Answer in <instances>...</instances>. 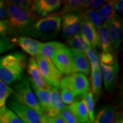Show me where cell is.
Here are the masks:
<instances>
[{"label":"cell","mask_w":123,"mask_h":123,"mask_svg":"<svg viewBox=\"0 0 123 123\" xmlns=\"http://www.w3.org/2000/svg\"><path fill=\"white\" fill-rule=\"evenodd\" d=\"M99 59V60H101V63L107 66H113L118 62L114 53L101 52Z\"/></svg>","instance_id":"cell-36"},{"label":"cell","mask_w":123,"mask_h":123,"mask_svg":"<svg viewBox=\"0 0 123 123\" xmlns=\"http://www.w3.org/2000/svg\"><path fill=\"white\" fill-rule=\"evenodd\" d=\"M107 23L110 40L114 50L117 51L120 47L123 36V23L122 18L116 14Z\"/></svg>","instance_id":"cell-11"},{"label":"cell","mask_w":123,"mask_h":123,"mask_svg":"<svg viewBox=\"0 0 123 123\" xmlns=\"http://www.w3.org/2000/svg\"><path fill=\"white\" fill-rule=\"evenodd\" d=\"M62 37L68 39L79 34L81 18L79 12H70L62 16Z\"/></svg>","instance_id":"cell-9"},{"label":"cell","mask_w":123,"mask_h":123,"mask_svg":"<svg viewBox=\"0 0 123 123\" xmlns=\"http://www.w3.org/2000/svg\"><path fill=\"white\" fill-rule=\"evenodd\" d=\"M103 79L100 69L91 71V83H92V93L97 96H100L102 93Z\"/></svg>","instance_id":"cell-26"},{"label":"cell","mask_w":123,"mask_h":123,"mask_svg":"<svg viewBox=\"0 0 123 123\" xmlns=\"http://www.w3.org/2000/svg\"><path fill=\"white\" fill-rule=\"evenodd\" d=\"M60 115L63 119L64 123H79L77 119L75 118V116L70 111L67 106L62 110Z\"/></svg>","instance_id":"cell-35"},{"label":"cell","mask_w":123,"mask_h":123,"mask_svg":"<svg viewBox=\"0 0 123 123\" xmlns=\"http://www.w3.org/2000/svg\"><path fill=\"white\" fill-rule=\"evenodd\" d=\"M13 94V88L0 79V108L6 105V101Z\"/></svg>","instance_id":"cell-30"},{"label":"cell","mask_w":123,"mask_h":123,"mask_svg":"<svg viewBox=\"0 0 123 123\" xmlns=\"http://www.w3.org/2000/svg\"><path fill=\"white\" fill-rule=\"evenodd\" d=\"M16 45L9 37L0 38V55L14 49Z\"/></svg>","instance_id":"cell-34"},{"label":"cell","mask_w":123,"mask_h":123,"mask_svg":"<svg viewBox=\"0 0 123 123\" xmlns=\"http://www.w3.org/2000/svg\"><path fill=\"white\" fill-rule=\"evenodd\" d=\"M84 1H81V0L67 1V2L64 4L61 11L60 12V15L62 16L65 14L70 13V12H80Z\"/></svg>","instance_id":"cell-28"},{"label":"cell","mask_w":123,"mask_h":123,"mask_svg":"<svg viewBox=\"0 0 123 123\" xmlns=\"http://www.w3.org/2000/svg\"><path fill=\"white\" fill-rule=\"evenodd\" d=\"M114 10H116L119 14H123V1L118 0V1H112Z\"/></svg>","instance_id":"cell-41"},{"label":"cell","mask_w":123,"mask_h":123,"mask_svg":"<svg viewBox=\"0 0 123 123\" xmlns=\"http://www.w3.org/2000/svg\"><path fill=\"white\" fill-rule=\"evenodd\" d=\"M70 49L74 72L81 73L86 75H89L90 73V65L86 53L72 49Z\"/></svg>","instance_id":"cell-14"},{"label":"cell","mask_w":123,"mask_h":123,"mask_svg":"<svg viewBox=\"0 0 123 123\" xmlns=\"http://www.w3.org/2000/svg\"><path fill=\"white\" fill-rule=\"evenodd\" d=\"M15 45H18L24 52L34 57L40 54V49L44 43L30 37L18 36L17 38L12 39Z\"/></svg>","instance_id":"cell-12"},{"label":"cell","mask_w":123,"mask_h":123,"mask_svg":"<svg viewBox=\"0 0 123 123\" xmlns=\"http://www.w3.org/2000/svg\"><path fill=\"white\" fill-rule=\"evenodd\" d=\"M105 1L103 0H88L84 1L81 8V12H84L87 10H95L96 9L99 8L103 5L105 3Z\"/></svg>","instance_id":"cell-32"},{"label":"cell","mask_w":123,"mask_h":123,"mask_svg":"<svg viewBox=\"0 0 123 123\" xmlns=\"http://www.w3.org/2000/svg\"><path fill=\"white\" fill-rule=\"evenodd\" d=\"M0 123H23L12 110L6 105L0 108Z\"/></svg>","instance_id":"cell-24"},{"label":"cell","mask_w":123,"mask_h":123,"mask_svg":"<svg viewBox=\"0 0 123 123\" xmlns=\"http://www.w3.org/2000/svg\"><path fill=\"white\" fill-rule=\"evenodd\" d=\"M48 90L50 92V107L46 114L50 117H55L60 115L66 105L62 101L59 89L49 86Z\"/></svg>","instance_id":"cell-16"},{"label":"cell","mask_w":123,"mask_h":123,"mask_svg":"<svg viewBox=\"0 0 123 123\" xmlns=\"http://www.w3.org/2000/svg\"><path fill=\"white\" fill-rule=\"evenodd\" d=\"M100 71L105 90L110 94L113 91L116 82L119 71L118 63H116L113 66H107L100 62Z\"/></svg>","instance_id":"cell-13"},{"label":"cell","mask_w":123,"mask_h":123,"mask_svg":"<svg viewBox=\"0 0 123 123\" xmlns=\"http://www.w3.org/2000/svg\"><path fill=\"white\" fill-rule=\"evenodd\" d=\"M14 95L18 100L34 110L40 116L44 114L38 100L31 87L28 75H24L22 80L16 84L13 88Z\"/></svg>","instance_id":"cell-3"},{"label":"cell","mask_w":123,"mask_h":123,"mask_svg":"<svg viewBox=\"0 0 123 123\" xmlns=\"http://www.w3.org/2000/svg\"><path fill=\"white\" fill-rule=\"evenodd\" d=\"M79 34L90 44L92 48L95 49L96 50L101 49L97 36V29L91 23L86 20L81 19Z\"/></svg>","instance_id":"cell-15"},{"label":"cell","mask_w":123,"mask_h":123,"mask_svg":"<svg viewBox=\"0 0 123 123\" xmlns=\"http://www.w3.org/2000/svg\"><path fill=\"white\" fill-rule=\"evenodd\" d=\"M67 44L70 47V49L84 53L91 47L90 44L80 34L67 39Z\"/></svg>","instance_id":"cell-22"},{"label":"cell","mask_w":123,"mask_h":123,"mask_svg":"<svg viewBox=\"0 0 123 123\" xmlns=\"http://www.w3.org/2000/svg\"><path fill=\"white\" fill-rule=\"evenodd\" d=\"M6 104L17 115L23 123H41V116L34 110L18 101L14 94L8 99Z\"/></svg>","instance_id":"cell-7"},{"label":"cell","mask_w":123,"mask_h":123,"mask_svg":"<svg viewBox=\"0 0 123 123\" xmlns=\"http://www.w3.org/2000/svg\"><path fill=\"white\" fill-rule=\"evenodd\" d=\"M10 1L12 4H13L15 6L18 7V8L25 10V11H30L33 1H30V0H12Z\"/></svg>","instance_id":"cell-37"},{"label":"cell","mask_w":123,"mask_h":123,"mask_svg":"<svg viewBox=\"0 0 123 123\" xmlns=\"http://www.w3.org/2000/svg\"><path fill=\"white\" fill-rule=\"evenodd\" d=\"M27 65L26 55L21 51L0 56V79L14 87L23 78Z\"/></svg>","instance_id":"cell-2"},{"label":"cell","mask_w":123,"mask_h":123,"mask_svg":"<svg viewBox=\"0 0 123 123\" xmlns=\"http://www.w3.org/2000/svg\"><path fill=\"white\" fill-rule=\"evenodd\" d=\"M12 33L9 26L8 20H0V38L8 37V36Z\"/></svg>","instance_id":"cell-38"},{"label":"cell","mask_w":123,"mask_h":123,"mask_svg":"<svg viewBox=\"0 0 123 123\" xmlns=\"http://www.w3.org/2000/svg\"><path fill=\"white\" fill-rule=\"evenodd\" d=\"M85 53L88 57V61L90 62V69H92V70H99L100 60H99V54L97 52V50L90 47L86 51Z\"/></svg>","instance_id":"cell-29"},{"label":"cell","mask_w":123,"mask_h":123,"mask_svg":"<svg viewBox=\"0 0 123 123\" xmlns=\"http://www.w3.org/2000/svg\"><path fill=\"white\" fill-rule=\"evenodd\" d=\"M7 6L6 1L0 0V20H7Z\"/></svg>","instance_id":"cell-40"},{"label":"cell","mask_w":123,"mask_h":123,"mask_svg":"<svg viewBox=\"0 0 123 123\" xmlns=\"http://www.w3.org/2000/svg\"><path fill=\"white\" fill-rule=\"evenodd\" d=\"M51 61L63 75H68L75 73L72 64L70 49L65 44L56 51Z\"/></svg>","instance_id":"cell-8"},{"label":"cell","mask_w":123,"mask_h":123,"mask_svg":"<svg viewBox=\"0 0 123 123\" xmlns=\"http://www.w3.org/2000/svg\"><path fill=\"white\" fill-rule=\"evenodd\" d=\"M60 86L67 88L75 98H84L90 92V89L87 76L81 73H73L63 77Z\"/></svg>","instance_id":"cell-4"},{"label":"cell","mask_w":123,"mask_h":123,"mask_svg":"<svg viewBox=\"0 0 123 123\" xmlns=\"http://www.w3.org/2000/svg\"><path fill=\"white\" fill-rule=\"evenodd\" d=\"M7 6V20L12 33L18 34V31L26 27L35 19L30 11H25L15 6L10 1H6Z\"/></svg>","instance_id":"cell-5"},{"label":"cell","mask_w":123,"mask_h":123,"mask_svg":"<svg viewBox=\"0 0 123 123\" xmlns=\"http://www.w3.org/2000/svg\"><path fill=\"white\" fill-rule=\"evenodd\" d=\"M61 4L60 0H36L32 1L30 12L36 20L53 12L59 8Z\"/></svg>","instance_id":"cell-10"},{"label":"cell","mask_w":123,"mask_h":123,"mask_svg":"<svg viewBox=\"0 0 123 123\" xmlns=\"http://www.w3.org/2000/svg\"><path fill=\"white\" fill-rule=\"evenodd\" d=\"M64 43L58 41H51L44 43L40 51V55L50 60H52L53 55Z\"/></svg>","instance_id":"cell-23"},{"label":"cell","mask_w":123,"mask_h":123,"mask_svg":"<svg viewBox=\"0 0 123 123\" xmlns=\"http://www.w3.org/2000/svg\"><path fill=\"white\" fill-rule=\"evenodd\" d=\"M84 100L86 103V106L88 111V117L90 123H92L95 117L94 111V95L92 92H89L88 94L84 98Z\"/></svg>","instance_id":"cell-31"},{"label":"cell","mask_w":123,"mask_h":123,"mask_svg":"<svg viewBox=\"0 0 123 123\" xmlns=\"http://www.w3.org/2000/svg\"><path fill=\"white\" fill-rule=\"evenodd\" d=\"M41 123H64L60 115L55 117H50L48 115L43 114L41 116Z\"/></svg>","instance_id":"cell-39"},{"label":"cell","mask_w":123,"mask_h":123,"mask_svg":"<svg viewBox=\"0 0 123 123\" xmlns=\"http://www.w3.org/2000/svg\"><path fill=\"white\" fill-rule=\"evenodd\" d=\"M116 114L114 107L107 104L98 111L92 123H116Z\"/></svg>","instance_id":"cell-18"},{"label":"cell","mask_w":123,"mask_h":123,"mask_svg":"<svg viewBox=\"0 0 123 123\" xmlns=\"http://www.w3.org/2000/svg\"><path fill=\"white\" fill-rule=\"evenodd\" d=\"M27 72L30 79L37 87L43 89L48 88L49 86L43 79L34 57H31L27 62Z\"/></svg>","instance_id":"cell-17"},{"label":"cell","mask_w":123,"mask_h":123,"mask_svg":"<svg viewBox=\"0 0 123 123\" xmlns=\"http://www.w3.org/2000/svg\"><path fill=\"white\" fill-rule=\"evenodd\" d=\"M97 32L101 49H102V52L114 53V50L110 40L107 23H104L100 27H98Z\"/></svg>","instance_id":"cell-20"},{"label":"cell","mask_w":123,"mask_h":123,"mask_svg":"<svg viewBox=\"0 0 123 123\" xmlns=\"http://www.w3.org/2000/svg\"><path fill=\"white\" fill-rule=\"evenodd\" d=\"M29 80L30 82L31 89L37 97L40 105L43 110L44 113L46 114L48 112L49 107H50V92L49 91L48 88L43 89V88H38L31 81L30 78H29Z\"/></svg>","instance_id":"cell-21"},{"label":"cell","mask_w":123,"mask_h":123,"mask_svg":"<svg viewBox=\"0 0 123 123\" xmlns=\"http://www.w3.org/2000/svg\"><path fill=\"white\" fill-rule=\"evenodd\" d=\"M102 21L107 23L116 15L112 1H107L97 10Z\"/></svg>","instance_id":"cell-25"},{"label":"cell","mask_w":123,"mask_h":123,"mask_svg":"<svg viewBox=\"0 0 123 123\" xmlns=\"http://www.w3.org/2000/svg\"><path fill=\"white\" fill-rule=\"evenodd\" d=\"M34 58L45 83L48 86L59 89L64 75L57 69L51 60L45 58L40 54L37 55Z\"/></svg>","instance_id":"cell-6"},{"label":"cell","mask_w":123,"mask_h":123,"mask_svg":"<svg viewBox=\"0 0 123 123\" xmlns=\"http://www.w3.org/2000/svg\"><path fill=\"white\" fill-rule=\"evenodd\" d=\"M79 13L81 19L86 20L91 23L96 27V29H98L103 24V21H102L98 14L97 13V10H87Z\"/></svg>","instance_id":"cell-27"},{"label":"cell","mask_w":123,"mask_h":123,"mask_svg":"<svg viewBox=\"0 0 123 123\" xmlns=\"http://www.w3.org/2000/svg\"><path fill=\"white\" fill-rule=\"evenodd\" d=\"M67 107L77 119L79 123H90L84 98L81 101H75L72 105Z\"/></svg>","instance_id":"cell-19"},{"label":"cell","mask_w":123,"mask_h":123,"mask_svg":"<svg viewBox=\"0 0 123 123\" xmlns=\"http://www.w3.org/2000/svg\"><path fill=\"white\" fill-rule=\"evenodd\" d=\"M61 17L52 14L36 19L18 34L38 40H50L57 38L61 31Z\"/></svg>","instance_id":"cell-1"},{"label":"cell","mask_w":123,"mask_h":123,"mask_svg":"<svg viewBox=\"0 0 123 123\" xmlns=\"http://www.w3.org/2000/svg\"><path fill=\"white\" fill-rule=\"evenodd\" d=\"M59 88L60 89V93L62 101L64 103V105L66 104V105H68V106L72 105L75 101V98L71 92L68 88L65 87L60 86Z\"/></svg>","instance_id":"cell-33"}]
</instances>
